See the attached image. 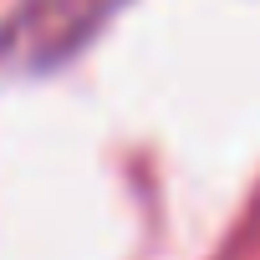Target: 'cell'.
<instances>
[{
  "instance_id": "obj_1",
  "label": "cell",
  "mask_w": 260,
  "mask_h": 260,
  "mask_svg": "<svg viewBox=\"0 0 260 260\" xmlns=\"http://www.w3.org/2000/svg\"><path fill=\"white\" fill-rule=\"evenodd\" d=\"M127 0H21L0 21V77H46L82 56Z\"/></svg>"
}]
</instances>
